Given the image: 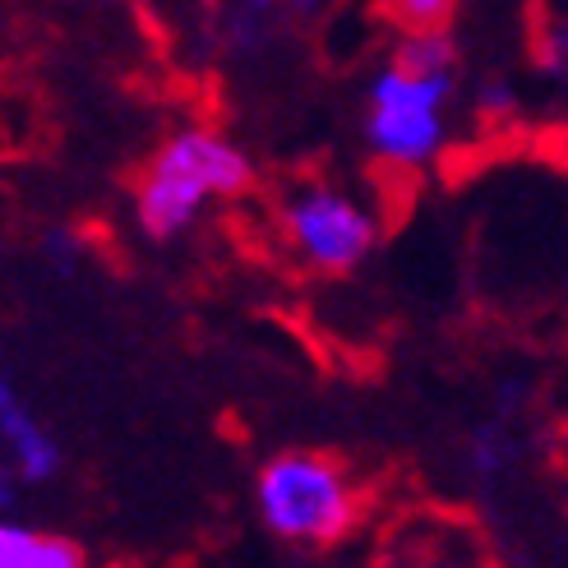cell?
Instances as JSON below:
<instances>
[{"mask_svg": "<svg viewBox=\"0 0 568 568\" xmlns=\"http://www.w3.org/2000/svg\"><path fill=\"white\" fill-rule=\"evenodd\" d=\"M254 181V166L236 139L209 125L176 130L149 158L144 176L134 185V217L153 241H176L204 217L217 199H236Z\"/></svg>", "mask_w": 568, "mask_h": 568, "instance_id": "cell-1", "label": "cell"}, {"mask_svg": "<svg viewBox=\"0 0 568 568\" xmlns=\"http://www.w3.org/2000/svg\"><path fill=\"white\" fill-rule=\"evenodd\" d=\"M463 0H384L388 19L403 33H420V28H448Z\"/></svg>", "mask_w": 568, "mask_h": 568, "instance_id": "cell-7", "label": "cell"}, {"mask_svg": "<svg viewBox=\"0 0 568 568\" xmlns=\"http://www.w3.org/2000/svg\"><path fill=\"white\" fill-rule=\"evenodd\" d=\"M458 70H407L388 61L371 83V106H365V144L388 166H425L435 162L448 125L444 106L453 98Z\"/></svg>", "mask_w": 568, "mask_h": 568, "instance_id": "cell-3", "label": "cell"}, {"mask_svg": "<svg viewBox=\"0 0 568 568\" xmlns=\"http://www.w3.org/2000/svg\"><path fill=\"white\" fill-rule=\"evenodd\" d=\"M254 508L287 546L328 550L361 523V490L352 471L315 448H287L254 476Z\"/></svg>", "mask_w": 568, "mask_h": 568, "instance_id": "cell-2", "label": "cell"}, {"mask_svg": "<svg viewBox=\"0 0 568 568\" xmlns=\"http://www.w3.org/2000/svg\"><path fill=\"white\" fill-rule=\"evenodd\" d=\"M0 568H83V546L0 514Z\"/></svg>", "mask_w": 568, "mask_h": 568, "instance_id": "cell-6", "label": "cell"}, {"mask_svg": "<svg viewBox=\"0 0 568 568\" xmlns=\"http://www.w3.org/2000/svg\"><path fill=\"white\" fill-rule=\"evenodd\" d=\"M0 453L19 486H51L65 467V453L55 435L33 416V407L19 397V388L0 375Z\"/></svg>", "mask_w": 568, "mask_h": 568, "instance_id": "cell-5", "label": "cell"}, {"mask_svg": "<svg viewBox=\"0 0 568 568\" xmlns=\"http://www.w3.org/2000/svg\"><path fill=\"white\" fill-rule=\"evenodd\" d=\"M292 6H296V10H315V6H320V0H292Z\"/></svg>", "mask_w": 568, "mask_h": 568, "instance_id": "cell-9", "label": "cell"}, {"mask_svg": "<svg viewBox=\"0 0 568 568\" xmlns=\"http://www.w3.org/2000/svg\"><path fill=\"white\" fill-rule=\"evenodd\" d=\"M282 236L301 264L320 273H352L379 241V217L333 185H301L282 204Z\"/></svg>", "mask_w": 568, "mask_h": 568, "instance_id": "cell-4", "label": "cell"}, {"mask_svg": "<svg viewBox=\"0 0 568 568\" xmlns=\"http://www.w3.org/2000/svg\"><path fill=\"white\" fill-rule=\"evenodd\" d=\"M480 116H514V93H508L504 83H490V89L480 93Z\"/></svg>", "mask_w": 568, "mask_h": 568, "instance_id": "cell-8", "label": "cell"}]
</instances>
